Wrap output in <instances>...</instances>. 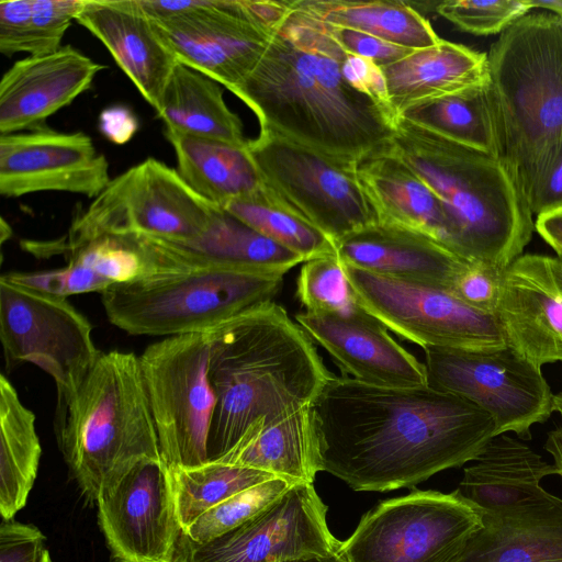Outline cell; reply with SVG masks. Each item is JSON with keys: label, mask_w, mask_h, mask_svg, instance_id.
<instances>
[{"label": "cell", "mask_w": 562, "mask_h": 562, "mask_svg": "<svg viewBox=\"0 0 562 562\" xmlns=\"http://www.w3.org/2000/svg\"><path fill=\"white\" fill-rule=\"evenodd\" d=\"M316 467L355 491L412 487L475 460L496 435L475 404L429 385L331 376L312 404Z\"/></svg>", "instance_id": "obj_1"}, {"label": "cell", "mask_w": 562, "mask_h": 562, "mask_svg": "<svg viewBox=\"0 0 562 562\" xmlns=\"http://www.w3.org/2000/svg\"><path fill=\"white\" fill-rule=\"evenodd\" d=\"M348 55L292 1L258 64L231 92L260 130L358 162L390 143L396 116L348 83L341 71Z\"/></svg>", "instance_id": "obj_2"}, {"label": "cell", "mask_w": 562, "mask_h": 562, "mask_svg": "<svg viewBox=\"0 0 562 562\" xmlns=\"http://www.w3.org/2000/svg\"><path fill=\"white\" fill-rule=\"evenodd\" d=\"M205 333L216 397L209 461L226 456L255 422L313 404L333 374L310 336L273 301Z\"/></svg>", "instance_id": "obj_3"}, {"label": "cell", "mask_w": 562, "mask_h": 562, "mask_svg": "<svg viewBox=\"0 0 562 562\" xmlns=\"http://www.w3.org/2000/svg\"><path fill=\"white\" fill-rule=\"evenodd\" d=\"M389 148L438 198L443 246L468 262L506 269L531 239L529 203L503 157L463 146L400 116Z\"/></svg>", "instance_id": "obj_4"}, {"label": "cell", "mask_w": 562, "mask_h": 562, "mask_svg": "<svg viewBox=\"0 0 562 562\" xmlns=\"http://www.w3.org/2000/svg\"><path fill=\"white\" fill-rule=\"evenodd\" d=\"M487 89L503 158L528 203L562 153V18L526 14L487 54Z\"/></svg>", "instance_id": "obj_5"}, {"label": "cell", "mask_w": 562, "mask_h": 562, "mask_svg": "<svg viewBox=\"0 0 562 562\" xmlns=\"http://www.w3.org/2000/svg\"><path fill=\"white\" fill-rule=\"evenodd\" d=\"M55 434L70 475L90 503L137 463L164 461L139 357L102 352L77 392L56 405Z\"/></svg>", "instance_id": "obj_6"}, {"label": "cell", "mask_w": 562, "mask_h": 562, "mask_svg": "<svg viewBox=\"0 0 562 562\" xmlns=\"http://www.w3.org/2000/svg\"><path fill=\"white\" fill-rule=\"evenodd\" d=\"M283 276L220 265L154 274L112 284L102 294L109 321L131 335L202 333L272 302Z\"/></svg>", "instance_id": "obj_7"}, {"label": "cell", "mask_w": 562, "mask_h": 562, "mask_svg": "<svg viewBox=\"0 0 562 562\" xmlns=\"http://www.w3.org/2000/svg\"><path fill=\"white\" fill-rule=\"evenodd\" d=\"M218 209L195 193L176 169L149 157L111 179L88 207L78 212L65 237L33 241L30 251L64 254L106 235L188 241L206 232Z\"/></svg>", "instance_id": "obj_8"}, {"label": "cell", "mask_w": 562, "mask_h": 562, "mask_svg": "<svg viewBox=\"0 0 562 562\" xmlns=\"http://www.w3.org/2000/svg\"><path fill=\"white\" fill-rule=\"evenodd\" d=\"M263 186L335 244L379 222L357 161L339 158L260 130L248 140Z\"/></svg>", "instance_id": "obj_9"}, {"label": "cell", "mask_w": 562, "mask_h": 562, "mask_svg": "<svg viewBox=\"0 0 562 562\" xmlns=\"http://www.w3.org/2000/svg\"><path fill=\"white\" fill-rule=\"evenodd\" d=\"M138 357L164 462L169 468L206 463L216 405L206 333L166 337Z\"/></svg>", "instance_id": "obj_10"}, {"label": "cell", "mask_w": 562, "mask_h": 562, "mask_svg": "<svg viewBox=\"0 0 562 562\" xmlns=\"http://www.w3.org/2000/svg\"><path fill=\"white\" fill-rule=\"evenodd\" d=\"M484 512L458 491H413L364 514L339 553L348 562H450Z\"/></svg>", "instance_id": "obj_11"}, {"label": "cell", "mask_w": 562, "mask_h": 562, "mask_svg": "<svg viewBox=\"0 0 562 562\" xmlns=\"http://www.w3.org/2000/svg\"><path fill=\"white\" fill-rule=\"evenodd\" d=\"M427 383L488 413L496 435L531 439V427L554 412V394L541 368L508 346L485 349L425 347Z\"/></svg>", "instance_id": "obj_12"}, {"label": "cell", "mask_w": 562, "mask_h": 562, "mask_svg": "<svg viewBox=\"0 0 562 562\" xmlns=\"http://www.w3.org/2000/svg\"><path fill=\"white\" fill-rule=\"evenodd\" d=\"M0 339L7 368L31 362L49 374L57 405L79 389L100 355L92 326L67 297L38 292L0 278Z\"/></svg>", "instance_id": "obj_13"}, {"label": "cell", "mask_w": 562, "mask_h": 562, "mask_svg": "<svg viewBox=\"0 0 562 562\" xmlns=\"http://www.w3.org/2000/svg\"><path fill=\"white\" fill-rule=\"evenodd\" d=\"M342 266L361 306L387 329L422 348L507 346L495 315L467 305L445 289Z\"/></svg>", "instance_id": "obj_14"}, {"label": "cell", "mask_w": 562, "mask_h": 562, "mask_svg": "<svg viewBox=\"0 0 562 562\" xmlns=\"http://www.w3.org/2000/svg\"><path fill=\"white\" fill-rule=\"evenodd\" d=\"M326 513L313 483H295L258 514L210 542H194L182 531L172 562H279L338 552L341 541L330 532Z\"/></svg>", "instance_id": "obj_15"}, {"label": "cell", "mask_w": 562, "mask_h": 562, "mask_svg": "<svg viewBox=\"0 0 562 562\" xmlns=\"http://www.w3.org/2000/svg\"><path fill=\"white\" fill-rule=\"evenodd\" d=\"M97 505L112 560L172 562L183 529L164 461L137 463L100 494Z\"/></svg>", "instance_id": "obj_16"}, {"label": "cell", "mask_w": 562, "mask_h": 562, "mask_svg": "<svg viewBox=\"0 0 562 562\" xmlns=\"http://www.w3.org/2000/svg\"><path fill=\"white\" fill-rule=\"evenodd\" d=\"M150 21L178 63L229 91L255 68L274 34L254 20L243 0H202L186 13Z\"/></svg>", "instance_id": "obj_17"}, {"label": "cell", "mask_w": 562, "mask_h": 562, "mask_svg": "<svg viewBox=\"0 0 562 562\" xmlns=\"http://www.w3.org/2000/svg\"><path fill=\"white\" fill-rule=\"evenodd\" d=\"M111 181L109 162L91 137L43 126L0 135V194L59 191L98 196Z\"/></svg>", "instance_id": "obj_18"}, {"label": "cell", "mask_w": 562, "mask_h": 562, "mask_svg": "<svg viewBox=\"0 0 562 562\" xmlns=\"http://www.w3.org/2000/svg\"><path fill=\"white\" fill-rule=\"evenodd\" d=\"M506 345L533 364L562 361V255H521L503 274L495 314Z\"/></svg>", "instance_id": "obj_19"}, {"label": "cell", "mask_w": 562, "mask_h": 562, "mask_svg": "<svg viewBox=\"0 0 562 562\" xmlns=\"http://www.w3.org/2000/svg\"><path fill=\"white\" fill-rule=\"evenodd\" d=\"M295 321L334 358L342 375L384 386L428 385L425 364L396 342L358 300L341 311H305Z\"/></svg>", "instance_id": "obj_20"}, {"label": "cell", "mask_w": 562, "mask_h": 562, "mask_svg": "<svg viewBox=\"0 0 562 562\" xmlns=\"http://www.w3.org/2000/svg\"><path fill=\"white\" fill-rule=\"evenodd\" d=\"M104 66L70 45L16 60L0 81V135L45 126L87 91Z\"/></svg>", "instance_id": "obj_21"}, {"label": "cell", "mask_w": 562, "mask_h": 562, "mask_svg": "<svg viewBox=\"0 0 562 562\" xmlns=\"http://www.w3.org/2000/svg\"><path fill=\"white\" fill-rule=\"evenodd\" d=\"M76 21L106 47L156 111L178 61L138 0H85Z\"/></svg>", "instance_id": "obj_22"}, {"label": "cell", "mask_w": 562, "mask_h": 562, "mask_svg": "<svg viewBox=\"0 0 562 562\" xmlns=\"http://www.w3.org/2000/svg\"><path fill=\"white\" fill-rule=\"evenodd\" d=\"M335 247L342 265L445 290L468 263L426 234L379 222L340 238Z\"/></svg>", "instance_id": "obj_23"}, {"label": "cell", "mask_w": 562, "mask_h": 562, "mask_svg": "<svg viewBox=\"0 0 562 562\" xmlns=\"http://www.w3.org/2000/svg\"><path fill=\"white\" fill-rule=\"evenodd\" d=\"M463 471L458 493L487 515H507L548 506L559 496L541 486L558 475L554 464L506 434L495 436Z\"/></svg>", "instance_id": "obj_24"}, {"label": "cell", "mask_w": 562, "mask_h": 562, "mask_svg": "<svg viewBox=\"0 0 562 562\" xmlns=\"http://www.w3.org/2000/svg\"><path fill=\"white\" fill-rule=\"evenodd\" d=\"M393 114L430 99L487 82V54L440 40L381 67Z\"/></svg>", "instance_id": "obj_25"}, {"label": "cell", "mask_w": 562, "mask_h": 562, "mask_svg": "<svg viewBox=\"0 0 562 562\" xmlns=\"http://www.w3.org/2000/svg\"><path fill=\"white\" fill-rule=\"evenodd\" d=\"M357 175L379 223L426 234L443 245L447 221L438 198L387 145L358 161Z\"/></svg>", "instance_id": "obj_26"}, {"label": "cell", "mask_w": 562, "mask_h": 562, "mask_svg": "<svg viewBox=\"0 0 562 562\" xmlns=\"http://www.w3.org/2000/svg\"><path fill=\"white\" fill-rule=\"evenodd\" d=\"M476 531L450 562H562V498L536 509L483 514Z\"/></svg>", "instance_id": "obj_27"}, {"label": "cell", "mask_w": 562, "mask_h": 562, "mask_svg": "<svg viewBox=\"0 0 562 562\" xmlns=\"http://www.w3.org/2000/svg\"><path fill=\"white\" fill-rule=\"evenodd\" d=\"M220 462L313 483L317 471L312 404L255 422Z\"/></svg>", "instance_id": "obj_28"}, {"label": "cell", "mask_w": 562, "mask_h": 562, "mask_svg": "<svg viewBox=\"0 0 562 562\" xmlns=\"http://www.w3.org/2000/svg\"><path fill=\"white\" fill-rule=\"evenodd\" d=\"M189 268L220 265L261 274L284 276L303 258L261 235L220 207L209 228L188 241L166 240Z\"/></svg>", "instance_id": "obj_29"}, {"label": "cell", "mask_w": 562, "mask_h": 562, "mask_svg": "<svg viewBox=\"0 0 562 562\" xmlns=\"http://www.w3.org/2000/svg\"><path fill=\"white\" fill-rule=\"evenodd\" d=\"M166 132L247 145L239 116L225 103L223 86L178 63L156 110Z\"/></svg>", "instance_id": "obj_30"}, {"label": "cell", "mask_w": 562, "mask_h": 562, "mask_svg": "<svg viewBox=\"0 0 562 562\" xmlns=\"http://www.w3.org/2000/svg\"><path fill=\"white\" fill-rule=\"evenodd\" d=\"M177 172L200 196L222 207L263 186L247 145L166 132ZM248 144V143H247Z\"/></svg>", "instance_id": "obj_31"}, {"label": "cell", "mask_w": 562, "mask_h": 562, "mask_svg": "<svg viewBox=\"0 0 562 562\" xmlns=\"http://www.w3.org/2000/svg\"><path fill=\"white\" fill-rule=\"evenodd\" d=\"M293 3L325 24L360 31L414 50L441 40L430 22L406 1L294 0Z\"/></svg>", "instance_id": "obj_32"}, {"label": "cell", "mask_w": 562, "mask_h": 562, "mask_svg": "<svg viewBox=\"0 0 562 562\" xmlns=\"http://www.w3.org/2000/svg\"><path fill=\"white\" fill-rule=\"evenodd\" d=\"M35 414L27 408L10 380L0 376V513L13 519L35 482L42 454Z\"/></svg>", "instance_id": "obj_33"}, {"label": "cell", "mask_w": 562, "mask_h": 562, "mask_svg": "<svg viewBox=\"0 0 562 562\" xmlns=\"http://www.w3.org/2000/svg\"><path fill=\"white\" fill-rule=\"evenodd\" d=\"M398 116L463 146L503 157L487 82L415 103Z\"/></svg>", "instance_id": "obj_34"}, {"label": "cell", "mask_w": 562, "mask_h": 562, "mask_svg": "<svg viewBox=\"0 0 562 562\" xmlns=\"http://www.w3.org/2000/svg\"><path fill=\"white\" fill-rule=\"evenodd\" d=\"M222 209L299 255L304 261L337 255L335 244L328 236L285 205L265 186L231 200Z\"/></svg>", "instance_id": "obj_35"}, {"label": "cell", "mask_w": 562, "mask_h": 562, "mask_svg": "<svg viewBox=\"0 0 562 562\" xmlns=\"http://www.w3.org/2000/svg\"><path fill=\"white\" fill-rule=\"evenodd\" d=\"M169 469L183 531L220 503L277 477L261 470L220 461H209L194 468Z\"/></svg>", "instance_id": "obj_36"}, {"label": "cell", "mask_w": 562, "mask_h": 562, "mask_svg": "<svg viewBox=\"0 0 562 562\" xmlns=\"http://www.w3.org/2000/svg\"><path fill=\"white\" fill-rule=\"evenodd\" d=\"M67 262L92 270L112 284L157 274V267L139 236H100L64 252Z\"/></svg>", "instance_id": "obj_37"}, {"label": "cell", "mask_w": 562, "mask_h": 562, "mask_svg": "<svg viewBox=\"0 0 562 562\" xmlns=\"http://www.w3.org/2000/svg\"><path fill=\"white\" fill-rule=\"evenodd\" d=\"M293 484L274 477L247 488L201 515L183 533L194 542H210L258 514Z\"/></svg>", "instance_id": "obj_38"}, {"label": "cell", "mask_w": 562, "mask_h": 562, "mask_svg": "<svg viewBox=\"0 0 562 562\" xmlns=\"http://www.w3.org/2000/svg\"><path fill=\"white\" fill-rule=\"evenodd\" d=\"M296 295L305 311H341L357 297L337 255L304 261L297 278Z\"/></svg>", "instance_id": "obj_39"}, {"label": "cell", "mask_w": 562, "mask_h": 562, "mask_svg": "<svg viewBox=\"0 0 562 562\" xmlns=\"http://www.w3.org/2000/svg\"><path fill=\"white\" fill-rule=\"evenodd\" d=\"M530 9L527 0H447L435 11L464 32L490 35L502 34Z\"/></svg>", "instance_id": "obj_40"}, {"label": "cell", "mask_w": 562, "mask_h": 562, "mask_svg": "<svg viewBox=\"0 0 562 562\" xmlns=\"http://www.w3.org/2000/svg\"><path fill=\"white\" fill-rule=\"evenodd\" d=\"M85 0H32L26 53L32 56L58 50Z\"/></svg>", "instance_id": "obj_41"}, {"label": "cell", "mask_w": 562, "mask_h": 562, "mask_svg": "<svg viewBox=\"0 0 562 562\" xmlns=\"http://www.w3.org/2000/svg\"><path fill=\"white\" fill-rule=\"evenodd\" d=\"M3 276L19 285L59 297L89 292L102 293L112 285L92 270L72 262L53 270L9 272Z\"/></svg>", "instance_id": "obj_42"}, {"label": "cell", "mask_w": 562, "mask_h": 562, "mask_svg": "<svg viewBox=\"0 0 562 562\" xmlns=\"http://www.w3.org/2000/svg\"><path fill=\"white\" fill-rule=\"evenodd\" d=\"M504 270L491 265L468 262L447 291L467 305L495 315Z\"/></svg>", "instance_id": "obj_43"}, {"label": "cell", "mask_w": 562, "mask_h": 562, "mask_svg": "<svg viewBox=\"0 0 562 562\" xmlns=\"http://www.w3.org/2000/svg\"><path fill=\"white\" fill-rule=\"evenodd\" d=\"M0 562H53L42 531L27 524L2 519Z\"/></svg>", "instance_id": "obj_44"}, {"label": "cell", "mask_w": 562, "mask_h": 562, "mask_svg": "<svg viewBox=\"0 0 562 562\" xmlns=\"http://www.w3.org/2000/svg\"><path fill=\"white\" fill-rule=\"evenodd\" d=\"M323 24L346 53L369 59L380 68L401 60L414 50L360 31Z\"/></svg>", "instance_id": "obj_45"}, {"label": "cell", "mask_w": 562, "mask_h": 562, "mask_svg": "<svg viewBox=\"0 0 562 562\" xmlns=\"http://www.w3.org/2000/svg\"><path fill=\"white\" fill-rule=\"evenodd\" d=\"M32 0L0 2V53L12 56L26 53Z\"/></svg>", "instance_id": "obj_46"}, {"label": "cell", "mask_w": 562, "mask_h": 562, "mask_svg": "<svg viewBox=\"0 0 562 562\" xmlns=\"http://www.w3.org/2000/svg\"><path fill=\"white\" fill-rule=\"evenodd\" d=\"M341 71L349 85L390 109L385 79L379 66L349 54L341 64Z\"/></svg>", "instance_id": "obj_47"}, {"label": "cell", "mask_w": 562, "mask_h": 562, "mask_svg": "<svg viewBox=\"0 0 562 562\" xmlns=\"http://www.w3.org/2000/svg\"><path fill=\"white\" fill-rule=\"evenodd\" d=\"M529 206L537 216L562 209V153L536 186Z\"/></svg>", "instance_id": "obj_48"}, {"label": "cell", "mask_w": 562, "mask_h": 562, "mask_svg": "<svg viewBox=\"0 0 562 562\" xmlns=\"http://www.w3.org/2000/svg\"><path fill=\"white\" fill-rule=\"evenodd\" d=\"M136 115L124 105L104 109L99 116V130L110 142L123 145L130 142L138 130Z\"/></svg>", "instance_id": "obj_49"}, {"label": "cell", "mask_w": 562, "mask_h": 562, "mask_svg": "<svg viewBox=\"0 0 562 562\" xmlns=\"http://www.w3.org/2000/svg\"><path fill=\"white\" fill-rule=\"evenodd\" d=\"M254 20L265 29L276 32L289 15L292 1L243 0Z\"/></svg>", "instance_id": "obj_50"}, {"label": "cell", "mask_w": 562, "mask_h": 562, "mask_svg": "<svg viewBox=\"0 0 562 562\" xmlns=\"http://www.w3.org/2000/svg\"><path fill=\"white\" fill-rule=\"evenodd\" d=\"M535 228L557 255H562V209L538 215Z\"/></svg>", "instance_id": "obj_51"}, {"label": "cell", "mask_w": 562, "mask_h": 562, "mask_svg": "<svg viewBox=\"0 0 562 562\" xmlns=\"http://www.w3.org/2000/svg\"><path fill=\"white\" fill-rule=\"evenodd\" d=\"M543 447L553 458V464L558 469V475L562 477V426L548 432Z\"/></svg>", "instance_id": "obj_52"}, {"label": "cell", "mask_w": 562, "mask_h": 562, "mask_svg": "<svg viewBox=\"0 0 562 562\" xmlns=\"http://www.w3.org/2000/svg\"><path fill=\"white\" fill-rule=\"evenodd\" d=\"M279 562H348L346 558L338 552L326 554H307L296 558L285 559Z\"/></svg>", "instance_id": "obj_53"}, {"label": "cell", "mask_w": 562, "mask_h": 562, "mask_svg": "<svg viewBox=\"0 0 562 562\" xmlns=\"http://www.w3.org/2000/svg\"><path fill=\"white\" fill-rule=\"evenodd\" d=\"M531 9H543L562 18V0H527Z\"/></svg>", "instance_id": "obj_54"}, {"label": "cell", "mask_w": 562, "mask_h": 562, "mask_svg": "<svg viewBox=\"0 0 562 562\" xmlns=\"http://www.w3.org/2000/svg\"><path fill=\"white\" fill-rule=\"evenodd\" d=\"M10 234H11V228H10L9 224H7V222L2 217L1 218V241L3 243V240L5 238H9Z\"/></svg>", "instance_id": "obj_55"}, {"label": "cell", "mask_w": 562, "mask_h": 562, "mask_svg": "<svg viewBox=\"0 0 562 562\" xmlns=\"http://www.w3.org/2000/svg\"><path fill=\"white\" fill-rule=\"evenodd\" d=\"M554 412L562 417V391L554 396Z\"/></svg>", "instance_id": "obj_56"}]
</instances>
